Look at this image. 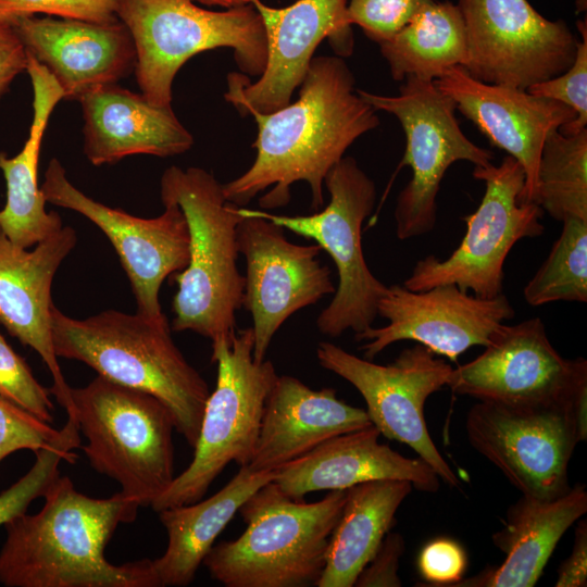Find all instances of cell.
<instances>
[{
	"label": "cell",
	"instance_id": "7c38bea8",
	"mask_svg": "<svg viewBox=\"0 0 587 587\" xmlns=\"http://www.w3.org/2000/svg\"><path fill=\"white\" fill-rule=\"evenodd\" d=\"M473 176L485 183V192L476 211L463 217L466 232L459 247L445 260L428 255L417 261L403 282L407 289L454 284L477 297H497L513 246L544 233L542 209L522 200L525 173L515 159L507 154L499 165L475 166Z\"/></svg>",
	"mask_w": 587,
	"mask_h": 587
},
{
	"label": "cell",
	"instance_id": "8992f818",
	"mask_svg": "<svg viewBox=\"0 0 587 587\" xmlns=\"http://www.w3.org/2000/svg\"><path fill=\"white\" fill-rule=\"evenodd\" d=\"M116 16L135 43L141 95L154 105L172 107L175 75L202 51L230 48L242 74L250 76L265 68V27L252 3L211 11L193 0H117Z\"/></svg>",
	"mask_w": 587,
	"mask_h": 587
},
{
	"label": "cell",
	"instance_id": "d4e9b609",
	"mask_svg": "<svg viewBox=\"0 0 587 587\" xmlns=\"http://www.w3.org/2000/svg\"><path fill=\"white\" fill-rule=\"evenodd\" d=\"M372 425L365 410L312 389L290 375H278L264 404L251 471H275L323 441Z\"/></svg>",
	"mask_w": 587,
	"mask_h": 587
},
{
	"label": "cell",
	"instance_id": "4fadbf2b",
	"mask_svg": "<svg viewBox=\"0 0 587 587\" xmlns=\"http://www.w3.org/2000/svg\"><path fill=\"white\" fill-rule=\"evenodd\" d=\"M467 42L462 66L486 84L521 89L555 77L574 62L578 39L563 20L527 0H458Z\"/></svg>",
	"mask_w": 587,
	"mask_h": 587
},
{
	"label": "cell",
	"instance_id": "2e32d148",
	"mask_svg": "<svg viewBox=\"0 0 587 587\" xmlns=\"http://www.w3.org/2000/svg\"><path fill=\"white\" fill-rule=\"evenodd\" d=\"M47 202L75 211L108 237L129 279L137 313L154 322L167 320L159 300L165 278L183 271L189 260V232L183 210L164 203V212L143 218L105 205L80 191L53 158L40 186Z\"/></svg>",
	"mask_w": 587,
	"mask_h": 587
},
{
	"label": "cell",
	"instance_id": "60d3db41",
	"mask_svg": "<svg viewBox=\"0 0 587 587\" xmlns=\"http://www.w3.org/2000/svg\"><path fill=\"white\" fill-rule=\"evenodd\" d=\"M27 67V51L11 22L0 21V98Z\"/></svg>",
	"mask_w": 587,
	"mask_h": 587
},
{
	"label": "cell",
	"instance_id": "9a60e30c",
	"mask_svg": "<svg viewBox=\"0 0 587 587\" xmlns=\"http://www.w3.org/2000/svg\"><path fill=\"white\" fill-rule=\"evenodd\" d=\"M485 351L452 369L447 386L458 395L507 405L587 400V362L563 358L539 317L499 328Z\"/></svg>",
	"mask_w": 587,
	"mask_h": 587
},
{
	"label": "cell",
	"instance_id": "5bb4252c",
	"mask_svg": "<svg viewBox=\"0 0 587 587\" xmlns=\"http://www.w3.org/2000/svg\"><path fill=\"white\" fill-rule=\"evenodd\" d=\"M322 367L342 377L362 395L367 416L380 434L411 447L452 488L460 480L429 436L424 419L427 398L447 386L452 367L428 348L404 349L390 364L359 358L322 341L316 348Z\"/></svg>",
	"mask_w": 587,
	"mask_h": 587
},
{
	"label": "cell",
	"instance_id": "b9f144b4",
	"mask_svg": "<svg viewBox=\"0 0 587 587\" xmlns=\"http://www.w3.org/2000/svg\"><path fill=\"white\" fill-rule=\"evenodd\" d=\"M587 585V523L580 521L575 529L572 552L561 564L557 587H585Z\"/></svg>",
	"mask_w": 587,
	"mask_h": 587
},
{
	"label": "cell",
	"instance_id": "e0dca14e",
	"mask_svg": "<svg viewBox=\"0 0 587 587\" xmlns=\"http://www.w3.org/2000/svg\"><path fill=\"white\" fill-rule=\"evenodd\" d=\"M238 251L246 260L242 307L253 321V360H265L279 327L299 310L335 292L330 268L316 245L290 242L285 228L239 207Z\"/></svg>",
	"mask_w": 587,
	"mask_h": 587
},
{
	"label": "cell",
	"instance_id": "4316f807",
	"mask_svg": "<svg viewBox=\"0 0 587 587\" xmlns=\"http://www.w3.org/2000/svg\"><path fill=\"white\" fill-rule=\"evenodd\" d=\"M27 73L33 86V121L22 150L10 158L0 152V170L7 185V201L0 210V228L10 241L29 249L63 227L55 211L46 210L38 184L41 141L50 115L63 91L50 72L27 53Z\"/></svg>",
	"mask_w": 587,
	"mask_h": 587
},
{
	"label": "cell",
	"instance_id": "ac0fdd59",
	"mask_svg": "<svg viewBox=\"0 0 587 587\" xmlns=\"http://www.w3.org/2000/svg\"><path fill=\"white\" fill-rule=\"evenodd\" d=\"M377 314L388 324L354 334L355 340H367L360 348L365 359L373 360L394 342L414 340L455 361L473 346L487 347L515 312L504 294L482 298L446 284L420 291L387 286Z\"/></svg>",
	"mask_w": 587,
	"mask_h": 587
},
{
	"label": "cell",
	"instance_id": "277c9868",
	"mask_svg": "<svg viewBox=\"0 0 587 587\" xmlns=\"http://www.w3.org/2000/svg\"><path fill=\"white\" fill-rule=\"evenodd\" d=\"M160 193L163 204L183 210L189 232L188 264L172 275L177 291L171 328L191 330L212 344L230 341L245 292L237 266L239 207L225 199L222 184L201 167H167Z\"/></svg>",
	"mask_w": 587,
	"mask_h": 587
},
{
	"label": "cell",
	"instance_id": "d6a6232c",
	"mask_svg": "<svg viewBox=\"0 0 587 587\" xmlns=\"http://www.w3.org/2000/svg\"><path fill=\"white\" fill-rule=\"evenodd\" d=\"M61 438L52 446L35 452V463L25 475L0 492V527L14 516L27 511L29 504L42 497L50 485L60 476L62 461L75 463L80 447L77 420L67 416Z\"/></svg>",
	"mask_w": 587,
	"mask_h": 587
},
{
	"label": "cell",
	"instance_id": "484cf974",
	"mask_svg": "<svg viewBox=\"0 0 587 587\" xmlns=\"http://www.w3.org/2000/svg\"><path fill=\"white\" fill-rule=\"evenodd\" d=\"M587 512L585 485L577 484L550 500L523 496L512 504L503 527L491 539L505 554L503 563L451 587H532L539 579L557 544Z\"/></svg>",
	"mask_w": 587,
	"mask_h": 587
},
{
	"label": "cell",
	"instance_id": "f35d334b",
	"mask_svg": "<svg viewBox=\"0 0 587 587\" xmlns=\"http://www.w3.org/2000/svg\"><path fill=\"white\" fill-rule=\"evenodd\" d=\"M417 564L422 576L430 583L424 586L451 587L462 578L466 557L455 541L439 538L423 548Z\"/></svg>",
	"mask_w": 587,
	"mask_h": 587
},
{
	"label": "cell",
	"instance_id": "9c48e42d",
	"mask_svg": "<svg viewBox=\"0 0 587 587\" xmlns=\"http://www.w3.org/2000/svg\"><path fill=\"white\" fill-rule=\"evenodd\" d=\"M324 185L330 201L310 215H278L248 209L312 239L335 263L338 285L330 303L316 319L320 333L339 337L347 330L361 333L374 323L377 304L387 286L370 271L362 249V225L374 209L376 186L352 157H344L327 173Z\"/></svg>",
	"mask_w": 587,
	"mask_h": 587
},
{
	"label": "cell",
	"instance_id": "3957f363",
	"mask_svg": "<svg viewBox=\"0 0 587 587\" xmlns=\"http://www.w3.org/2000/svg\"><path fill=\"white\" fill-rule=\"evenodd\" d=\"M50 321L58 358L80 361L99 376L154 396L195 447L210 388L175 345L167 320L116 310L74 319L53 304Z\"/></svg>",
	"mask_w": 587,
	"mask_h": 587
},
{
	"label": "cell",
	"instance_id": "44dd1931",
	"mask_svg": "<svg viewBox=\"0 0 587 587\" xmlns=\"http://www.w3.org/2000/svg\"><path fill=\"white\" fill-rule=\"evenodd\" d=\"M76 242L75 229L63 226L28 250L10 241L0 228V324L40 355L53 379L49 392L73 416L71 387L54 352L50 313L54 275Z\"/></svg>",
	"mask_w": 587,
	"mask_h": 587
},
{
	"label": "cell",
	"instance_id": "7a4b0ae2",
	"mask_svg": "<svg viewBox=\"0 0 587 587\" xmlns=\"http://www.w3.org/2000/svg\"><path fill=\"white\" fill-rule=\"evenodd\" d=\"M35 514L21 513L3 527L0 584L5 587H160L153 562L113 564L104 549L120 524L133 523L139 503L121 491L109 498L79 492L59 476Z\"/></svg>",
	"mask_w": 587,
	"mask_h": 587
},
{
	"label": "cell",
	"instance_id": "cb8c5ba5",
	"mask_svg": "<svg viewBox=\"0 0 587 587\" xmlns=\"http://www.w3.org/2000/svg\"><path fill=\"white\" fill-rule=\"evenodd\" d=\"M78 101L84 152L92 165L113 164L134 154L173 157L193 145L172 107L154 105L116 83L98 86Z\"/></svg>",
	"mask_w": 587,
	"mask_h": 587
},
{
	"label": "cell",
	"instance_id": "e575fe53",
	"mask_svg": "<svg viewBox=\"0 0 587 587\" xmlns=\"http://www.w3.org/2000/svg\"><path fill=\"white\" fill-rule=\"evenodd\" d=\"M0 398L46 423L53 422L49 390L36 379L26 361L11 348L1 333Z\"/></svg>",
	"mask_w": 587,
	"mask_h": 587
},
{
	"label": "cell",
	"instance_id": "ba28073f",
	"mask_svg": "<svg viewBox=\"0 0 587 587\" xmlns=\"http://www.w3.org/2000/svg\"><path fill=\"white\" fill-rule=\"evenodd\" d=\"M253 346L252 327L236 330L230 341L212 344L216 386L204 407L193 458L151 504L155 512L199 501L230 462L249 464L278 376L270 360H253Z\"/></svg>",
	"mask_w": 587,
	"mask_h": 587
},
{
	"label": "cell",
	"instance_id": "52a82bcc",
	"mask_svg": "<svg viewBox=\"0 0 587 587\" xmlns=\"http://www.w3.org/2000/svg\"><path fill=\"white\" fill-rule=\"evenodd\" d=\"M71 398L90 465L140 507H151L175 478L170 410L150 394L99 375L71 388Z\"/></svg>",
	"mask_w": 587,
	"mask_h": 587
},
{
	"label": "cell",
	"instance_id": "74e56055",
	"mask_svg": "<svg viewBox=\"0 0 587 587\" xmlns=\"http://www.w3.org/2000/svg\"><path fill=\"white\" fill-rule=\"evenodd\" d=\"M117 0H0V21L12 22L37 13L48 16L107 23L118 20Z\"/></svg>",
	"mask_w": 587,
	"mask_h": 587
},
{
	"label": "cell",
	"instance_id": "83f0119b",
	"mask_svg": "<svg viewBox=\"0 0 587 587\" xmlns=\"http://www.w3.org/2000/svg\"><path fill=\"white\" fill-rule=\"evenodd\" d=\"M273 478L274 471L254 472L247 465L240 466L213 496L158 512L167 533L164 553L152 560L160 586L191 584L215 539L242 503Z\"/></svg>",
	"mask_w": 587,
	"mask_h": 587
},
{
	"label": "cell",
	"instance_id": "7bdbcfd3",
	"mask_svg": "<svg viewBox=\"0 0 587 587\" xmlns=\"http://www.w3.org/2000/svg\"><path fill=\"white\" fill-rule=\"evenodd\" d=\"M199 1L207 5H218L226 9L251 3L250 0H199Z\"/></svg>",
	"mask_w": 587,
	"mask_h": 587
},
{
	"label": "cell",
	"instance_id": "8fae6325",
	"mask_svg": "<svg viewBox=\"0 0 587 587\" xmlns=\"http://www.w3.org/2000/svg\"><path fill=\"white\" fill-rule=\"evenodd\" d=\"M397 96L358 95L376 111L397 117L405 136V151L399 167L409 166L412 178L402 189L395 209L396 234L401 240L430 233L437 221L440 183L453 163L475 166L491 163V151L471 141L455 116L457 107L434 82L407 77Z\"/></svg>",
	"mask_w": 587,
	"mask_h": 587
},
{
	"label": "cell",
	"instance_id": "d6986e66",
	"mask_svg": "<svg viewBox=\"0 0 587 587\" xmlns=\"http://www.w3.org/2000/svg\"><path fill=\"white\" fill-rule=\"evenodd\" d=\"M250 2L265 27V68L254 83L242 73H230L224 95L243 116L287 105L324 39L329 40L338 57H349L353 51L351 25L346 20L348 0H297L280 9L267 7L261 0Z\"/></svg>",
	"mask_w": 587,
	"mask_h": 587
},
{
	"label": "cell",
	"instance_id": "8d00e7d4",
	"mask_svg": "<svg viewBox=\"0 0 587 587\" xmlns=\"http://www.w3.org/2000/svg\"><path fill=\"white\" fill-rule=\"evenodd\" d=\"M62 433V428L57 429L0 398V462L20 450L35 453L50 447L61 438Z\"/></svg>",
	"mask_w": 587,
	"mask_h": 587
},
{
	"label": "cell",
	"instance_id": "7402d4cb",
	"mask_svg": "<svg viewBox=\"0 0 587 587\" xmlns=\"http://www.w3.org/2000/svg\"><path fill=\"white\" fill-rule=\"evenodd\" d=\"M27 53L43 65L66 100L117 83L136 65V48L120 21L96 23L53 16H22L11 22Z\"/></svg>",
	"mask_w": 587,
	"mask_h": 587
},
{
	"label": "cell",
	"instance_id": "f546056e",
	"mask_svg": "<svg viewBox=\"0 0 587 587\" xmlns=\"http://www.w3.org/2000/svg\"><path fill=\"white\" fill-rule=\"evenodd\" d=\"M391 77L435 82L467 59L465 25L457 4L432 0L390 39L379 43Z\"/></svg>",
	"mask_w": 587,
	"mask_h": 587
},
{
	"label": "cell",
	"instance_id": "ab89813d",
	"mask_svg": "<svg viewBox=\"0 0 587 587\" xmlns=\"http://www.w3.org/2000/svg\"><path fill=\"white\" fill-rule=\"evenodd\" d=\"M403 537L388 532L375 554L358 575L355 587H399L398 575L400 559L404 552Z\"/></svg>",
	"mask_w": 587,
	"mask_h": 587
},
{
	"label": "cell",
	"instance_id": "d590c367",
	"mask_svg": "<svg viewBox=\"0 0 587 587\" xmlns=\"http://www.w3.org/2000/svg\"><path fill=\"white\" fill-rule=\"evenodd\" d=\"M432 0H348L346 20L378 45L390 39Z\"/></svg>",
	"mask_w": 587,
	"mask_h": 587
},
{
	"label": "cell",
	"instance_id": "5b68a950",
	"mask_svg": "<svg viewBox=\"0 0 587 587\" xmlns=\"http://www.w3.org/2000/svg\"><path fill=\"white\" fill-rule=\"evenodd\" d=\"M345 500L342 489L305 502L272 480L239 508L245 532L214 545L202 564L225 587L315 586Z\"/></svg>",
	"mask_w": 587,
	"mask_h": 587
},
{
	"label": "cell",
	"instance_id": "1f68e13d",
	"mask_svg": "<svg viewBox=\"0 0 587 587\" xmlns=\"http://www.w3.org/2000/svg\"><path fill=\"white\" fill-rule=\"evenodd\" d=\"M532 307L587 302V221L567 217L552 249L523 290Z\"/></svg>",
	"mask_w": 587,
	"mask_h": 587
},
{
	"label": "cell",
	"instance_id": "603a6c76",
	"mask_svg": "<svg viewBox=\"0 0 587 587\" xmlns=\"http://www.w3.org/2000/svg\"><path fill=\"white\" fill-rule=\"evenodd\" d=\"M379 435L370 425L332 437L275 470L273 482L294 499L376 479H403L421 491L438 490L439 477L424 460L401 455L380 444Z\"/></svg>",
	"mask_w": 587,
	"mask_h": 587
},
{
	"label": "cell",
	"instance_id": "6da1fadb",
	"mask_svg": "<svg viewBox=\"0 0 587 587\" xmlns=\"http://www.w3.org/2000/svg\"><path fill=\"white\" fill-rule=\"evenodd\" d=\"M295 102L270 112H251L258 135L257 155L237 178L222 185L228 202L249 203L267 189L259 204L264 210L287 205L290 187L305 182L311 207L324 204V179L362 135L376 128V110L354 92V76L344 58L311 60Z\"/></svg>",
	"mask_w": 587,
	"mask_h": 587
},
{
	"label": "cell",
	"instance_id": "f1b7e54d",
	"mask_svg": "<svg viewBox=\"0 0 587 587\" xmlns=\"http://www.w3.org/2000/svg\"><path fill=\"white\" fill-rule=\"evenodd\" d=\"M413 488L409 480L376 479L346 489L341 514L329 537L325 565L315 586L352 587L395 523Z\"/></svg>",
	"mask_w": 587,
	"mask_h": 587
},
{
	"label": "cell",
	"instance_id": "ffe728a7",
	"mask_svg": "<svg viewBox=\"0 0 587 587\" xmlns=\"http://www.w3.org/2000/svg\"><path fill=\"white\" fill-rule=\"evenodd\" d=\"M435 85L472 121L489 143L515 159L524 170L522 200L535 202L541 149L548 134L573 121L570 107L525 89L486 84L462 66L448 68Z\"/></svg>",
	"mask_w": 587,
	"mask_h": 587
},
{
	"label": "cell",
	"instance_id": "836d02e7",
	"mask_svg": "<svg viewBox=\"0 0 587 587\" xmlns=\"http://www.w3.org/2000/svg\"><path fill=\"white\" fill-rule=\"evenodd\" d=\"M577 28L582 36L578 40L575 60L562 74L537 83L526 90L535 96L559 101L576 112V117L562 125L559 132L574 135L587 125V23L579 20Z\"/></svg>",
	"mask_w": 587,
	"mask_h": 587
},
{
	"label": "cell",
	"instance_id": "30bf717a",
	"mask_svg": "<svg viewBox=\"0 0 587 587\" xmlns=\"http://www.w3.org/2000/svg\"><path fill=\"white\" fill-rule=\"evenodd\" d=\"M586 404L478 401L466 415L467 439L523 496L554 499L571 488L569 463L587 437Z\"/></svg>",
	"mask_w": 587,
	"mask_h": 587
},
{
	"label": "cell",
	"instance_id": "4dcf8cb0",
	"mask_svg": "<svg viewBox=\"0 0 587 587\" xmlns=\"http://www.w3.org/2000/svg\"><path fill=\"white\" fill-rule=\"evenodd\" d=\"M535 203L552 218L587 221V128L548 134L539 159Z\"/></svg>",
	"mask_w": 587,
	"mask_h": 587
}]
</instances>
